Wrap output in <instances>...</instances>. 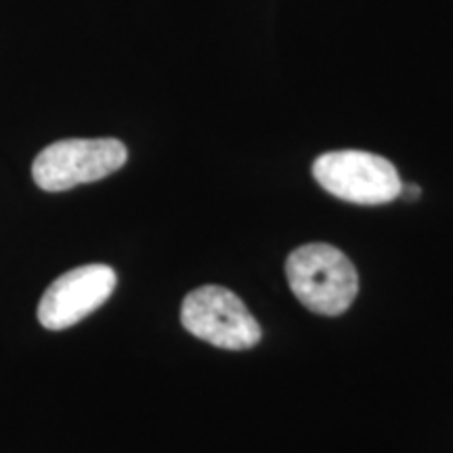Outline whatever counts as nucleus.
I'll return each mask as SVG.
<instances>
[{
	"label": "nucleus",
	"mask_w": 453,
	"mask_h": 453,
	"mask_svg": "<svg viewBox=\"0 0 453 453\" xmlns=\"http://www.w3.org/2000/svg\"><path fill=\"white\" fill-rule=\"evenodd\" d=\"M313 177L327 194L361 206H380L399 197L401 179L387 157L370 151H327L313 162Z\"/></svg>",
	"instance_id": "nucleus-3"
},
{
	"label": "nucleus",
	"mask_w": 453,
	"mask_h": 453,
	"mask_svg": "<svg viewBox=\"0 0 453 453\" xmlns=\"http://www.w3.org/2000/svg\"><path fill=\"white\" fill-rule=\"evenodd\" d=\"M118 139H64L44 147L32 164V179L42 191H67L110 177L127 164Z\"/></svg>",
	"instance_id": "nucleus-2"
},
{
	"label": "nucleus",
	"mask_w": 453,
	"mask_h": 453,
	"mask_svg": "<svg viewBox=\"0 0 453 453\" xmlns=\"http://www.w3.org/2000/svg\"><path fill=\"white\" fill-rule=\"evenodd\" d=\"M183 327L219 349L246 350L260 340V326L242 298L226 288L202 286L180 307Z\"/></svg>",
	"instance_id": "nucleus-4"
},
{
	"label": "nucleus",
	"mask_w": 453,
	"mask_h": 453,
	"mask_svg": "<svg viewBox=\"0 0 453 453\" xmlns=\"http://www.w3.org/2000/svg\"><path fill=\"white\" fill-rule=\"evenodd\" d=\"M116 271L107 265H84L50 283L38 304V321L47 330H65L97 311L116 288Z\"/></svg>",
	"instance_id": "nucleus-5"
},
{
	"label": "nucleus",
	"mask_w": 453,
	"mask_h": 453,
	"mask_svg": "<svg viewBox=\"0 0 453 453\" xmlns=\"http://www.w3.org/2000/svg\"><path fill=\"white\" fill-rule=\"evenodd\" d=\"M420 187L418 185H413V183H410V185H401V194L399 196H403V197H407V200H418V197H420Z\"/></svg>",
	"instance_id": "nucleus-6"
},
{
	"label": "nucleus",
	"mask_w": 453,
	"mask_h": 453,
	"mask_svg": "<svg viewBox=\"0 0 453 453\" xmlns=\"http://www.w3.org/2000/svg\"><path fill=\"white\" fill-rule=\"evenodd\" d=\"M294 296L319 315L344 313L359 290L353 263L330 243H304L286 260Z\"/></svg>",
	"instance_id": "nucleus-1"
}]
</instances>
